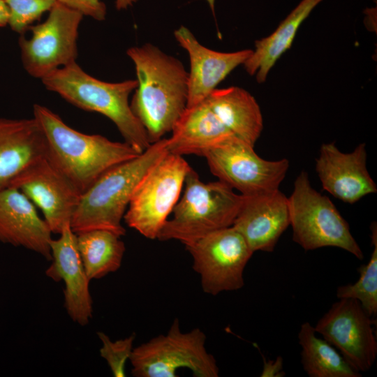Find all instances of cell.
<instances>
[{
  "mask_svg": "<svg viewBox=\"0 0 377 377\" xmlns=\"http://www.w3.org/2000/svg\"><path fill=\"white\" fill-rule=\"evenodd\" d=\"M166 138L154 142L138 156L103 172L81 194L71 228L75 233L102 229L121 237V224L132 194L141 179L168 153Z\"/></svg>",
  "mask_w": 377,
  "mask_h": 377,
  "instance_id": "cell-3",
  "label": "cell"
},
{
  "mask_svg": "<svg viewBox=\"0 0 377 377\" xmlns=\"http://www.w3.org/2000/svg\"><path fill=\"white\" fill-rule=\"evenodd\" d=\"M191 167L182 156L168 152L136 186L124 219L147 239H157L179 199Z\"/></svg>",
  "mask_w": 377,
  "mask_h": 377,
  "instance_id": "cell-8",
  "label": "cell"
},
{
  "mask_svg": "<svg viewBox=\"0 0 377 377\" xmlns=\"http://www.w3.org/2000/svg\"><path fill=\"white\" fill-rule=\"evenodd\" d=\"M373 318L357 300L341 298L313 327L350 366L362 373L371 368L377 356Z\"/></svg>",
  "mask_w": 377,
  "mask_h": 377,
  "instance_id": "cell-12",
  "label": "cell"
},
{
  "mask_svg": "<svg viewBox=\"0 0 377 377\" xmlns=\"http://www.w3.org/2000/svg\"><path fill=\"white\" fill-rule=\"evenodd\" d=\"M205 101L228 130L254 147L263 129V119L249 91L239 87L216 88Z\"/></svg>",
  "mask_w": 377,
  "mask_h": 377,
  "instance_id": "cell-21",
  "label": "cell"
},
{
  "mask_svg": "<svg viewBox=\"0 0 377 377\" xmlns=\"http://www.w3.org/2000/svg\"><path fill=\"white\" fill-rule=\"evenodd\" d=\"M138 0H116L115 6L117 10L126 9Z\"/></svg>",
  "mask_w": 377,
  "mask_h": 377,
  "instance_id": "cell-31",
  "label": "cell"
},
{
  "mask_svg": "<svg viewBox=\"0 0 377 377\" xmlns=\"http://www.w3.org/2000/svg\"><path fill=\"white\" fill-rule=\"evenodd\" d=\"M185 247L205 293L216 295L244 286V272L253 252L234 227L213 231Z\"/></svg>",
  "mask_w": 377,
  "mask_h": 377,
  "instance_id": "cell-9",
  "label": "cell"
},
{
  "mask_svg": "<svg viewBox=\"0 0 377 377\" xmlns=\"http://www.w3.org/2000/svg\"><path fill=\"white\" fill-rule=\"evenodd\" d=\"M41 81L47 89L58 94L71 104L110 119L124 142L139 153L150 146L147 132L133 112L128 101L138 86L137 80L104 82L89 75L74 62L52 71Z\"/></svg>",
  "mask_w": 377,
  "mask_h": 377,
  "instance_id": "cell-4",
  "label": "cell"
},
{
  "mask_svg": "<svg viewBox=\"0 0 377 377\" xmlns=\"http://www.w3.org/2000/svg\"><path fill=\"white\" fill-rule=\"evenodd\" d=\"M57 1L79 12L83 16L87 15L98 21L105 19L106 6L101 0H57Z\"/></svg>",
  "mask_w": 377,
  "mask_h": 377,
  "instance_id": "cell-28",
  "label": "cell"
},
{
  "mask_svg": "<svg viewBox=\"0 0 377 377\" xmlns=\"http://www.w3.org/2000/svg\"><path fill=\"white\" fill-rule=\"evenodd\" d=\"M49 226L38 215L34 204L19 189L0 191V242L22 246L51 260Z\"/></svg>",
  "mask_w": 377,
  "mask_h": 377,
  "instance_id": "cell-18",
  "label": "cell"
},
{
  "mask_svg": "<svg viewBox=\"0 0 377 377\" xmlns=\"http://www.w3.org/2000/svg\"><path fill=\"white\" fill-rule=\"evenodd\" d=\"M9 11L4 0H0V27L8 24Z\"/></svg>",
  "mask_w": 377,
  "mask_h": 377,
  "instance_id": "cell-30",
  "label": "cell"
},
{
  "mask_svg": "<svg viewBox=\"0 0 377 377\" xmlns=\"http://www.w3.org/2000/svg\"><path fill=\"white\" fill-rule=\"evenodd\" d=\"M77 246L89 280L99 279L117 271L126 247L121 237L102 229L76 234Z\"/></svg>",
  "mask_w": 377,
  "mask_h": 377,
  "instance_id": "cell-24",
  "label": "cell"
},
{
  "mask_svg": "<svg viewBox=\"0 0 377 377\" xmlns=\"http://www.w3.org/2000/svg\"><path fill=\"white\" fill-rule=\"evenodd\" d=\"M167 140L170 153L204 156L211 148L235 136L220 121L204 100L186 108Z\"/></svg>",
  "mask_w": 377,
  "mask_h": 377,
  "instance_id": "cell-20",
  "label": "cell"
},
{
  "mask_svg": "<svg viewBox=\"0 0 377 377\" xmlns=\"http://www.w3.org/2000/svg\"><path fill=\"white\" fill-rule=\"evenodd\" d=\"M126 54L138 81L131 108L152 144L172 131L186 110L188 72L180 60L151 43L131 47Z\"/></svg>",
  "mask_w": 377,
  "mask_h": 377,
  "instance_id": "cell-1",
  "label": "cell"
},
{
  "mask_svg": "<svg viewBox=\"0 0 377 377\" xmlns=\"http://www.w3.org/2000/svg\"><path fill=\"white\" fill-rule=\"evenodd\" d=\"M45 155V138L34 117H0V191L29 165Z\"/></svg>",
  "mask_w": 377,
  "mask_h": 377,
  "instance_id": "cell-19",
  "label": "cell"
},
{
  "mask_svg": "<svg viewBox=\"0 0 377 377\" xmlns=\"http://www.w3.org/2000/svg\"><path fill=\"white\" fill-rule=\"evenodd\" d=\"M282 369L283 360L281 357H277L275 360H268L267 363L265 362L263 371L260 376L263 377L283 376L285 373L282 371Z\"/></svg>",
  "mask_w": 377,
  "mask_h": 377,
  "instance_id": "cell-29",
  "label": "cell"
},
{
  "mask_svg": "<svg viewBox=\"0 0 377 377\" xmlns=\"http://www.w3.org/2000/svg\"><path fill=\"white\" fill-rule=\"evenodd\" d=\"M373 251L369 260L357 269L359 279L354 283L339 286L336 292L338 299L357 300L367 313L374 318L377 315V227L371 226Z\"/></svg>",
  "mask_w": 377,
  "mask_h": 377,
  "instance_id": "cell-25",
  "label": "cell"
},
{
  "mask_svg": "<svg viewBox=\"0 0 377 377\" xmlns=\"http://www.w3.org/2000/svg\"><path fill=\"white\" fill-rule=\"evenodd\" d=\"M52 263L45 274L54 281L64 283V307L69 317L84 326L92 318L89 279L77 246L76 234L66 226L57 239L50 242Z\"/></svg>",
  "mask_w": 377,
  "mask_h": 377,
  "instance_id": "cell-14",
  "label": "cell"
},
{
  "mask_svg": "<svg viewBox=\"0 0 377 377\" xmlns=\"http://www.w3.org/2000/svg\"><path fill=\"white\" fill-rule=\"evenodd\" d=\"M293 240L305 251L332 246L362 260L363 252L353 237L347 221L330 198L311 185L307 172L302 170L288 198Z\"/></svg>",
  "mask_w": 377,
  "mask_h": 377,
  "instance_id": "cell-6",
  "label": "cell"
},
{
  "mask_svg": "<svg viewBox=\"0 0 377 377\" xmlns=\"http://www.w3.org/2000/svg\"><path fill=\"white\" fill-rule=\"evenodd\" d=\"M82 17L79 12L57 1L43 22L29 27V38L20 37L22 64L31 76L41 80L52 71L76 62Z\"/></svg>",
  "mask_w": 377,
  "mask_h": 377,
  "instance_id": "cell-10",
  "label": "cell"
},
{
  "mask_svg": "<svg viewBox=\"0 0 377 377\" xmlns=\"http://www.w3.org/2000/svg\"><path fill=\"white\" fill-rule=\"evenodd\" d=\"M322 1L302 0L272 34L255 42V50L243 65L258 83L265 82L270 69L290 47L300 26Z\"/></svg>",
  "mask_w": 377,
  "mask_h": 377,
  "instance_id": "cell-22",
  "label": "cell"
},
{
  "mask_svg": "<svg viewBox=\"0 0 377 377\" xmlns=\"http://www.w3.org/2000/svg\"><path fill=\"white\" fill-rule=\"evenodd\" d=\"M298 341L301 364L310 377H361L338 350L325 339L317 336L309 322L300 326Z\"/></svg>",
  "mask_w": 377,
  "mask_h": 377,
  "instance_id": "cell-23",
  "label": "cell"
},
{
  "mask_svg": "<svg viewBox=\"0 0 377 377\" xmlns=\"http://www.w3.org/2000/svg\"><path fill=\"white\" fill-rule=\"evenodd\" d=\"M289 226L288 198L279 188L243 195L232 226L243 236L254 253L272 252Z\"/></svg>",
  "mask_w": 377,
  "mask_h": 377,
  "instance_id": "cell-16",
  "label": "cell"
},
{
  "mask_svg": "<svg viewBox=\"0 0 377 377\" xmlns=\"http://www.w3.org/2000/svg\"><path fill=\"white\" fill-rule=\"evenodd\" d=\"M8 186L22 191L43 212L54 234L70 225L81 193L45 156L24 168Z\"/></svg>",
  "mask_w": 377,
  "mask_h": 377,
  "instance_id": "cell-13",
  "label": "cell"
},
{
  "mask_svg": "<svg viewBox=\"0 0 377 377\" xmlns=\"http://www.w3.org/2000/svg\"><path fill=\"white\" fill-rule=\"evenodd\" d=\"M253 147L233 136L209 149L204 157L219 181L243 195L279 189L288 170V160L263 159Z\"/></svg>",
  "mask_w": 377,
  "mask_h": 377,
  "instance_id": "cell-11",
  "label": "cell"
},
{
  "mask_svg": "<svg viewBox=\"0 0 377 377\" xmlns=\"http://www.w3.org/2000/svg\"><path fill=\"white\" fill-rule=\"evenodd\" d=\"M97 335L102 343L100 355L106 361L112 375L115 377L125 376V366L133 351L135 334L133 333L117 341H112L102 332H98Z\"/></svg>",
  "mask_w": 377,
  "mask_h": 377,
  "instance_id": "cell-27",
  "label": "cell"
},
{
  "mask_svg": "<svg viewBox=\"0 0 377 377\" xmlns=\"http://www.w3.org/2000/svg\"><path fill=\"white\" fill-rule=\"evenodd\" d=\"M206 335L199 328L180 330L175 318L166 334H160L133 348L129 361L135 377H177L180 369L194 376L218 377L219 368L206 349Z\"/></svg>",
  "mask_w": 377,
  "mask_h": 377,
  "instance_id": "cell-7",
  "label": "cell"
},
{
  "mask_svg": "<svg viewBox=\"0 0 377 377\" xmlns=\"http://www.w3.org/2000/svg\"><path fill=\"white\" fill-rule=\"evenodd\" d=\"M183 195L157 239L178 240L185 245L216 230L232 226L241 207L243 195L219 180L205 183L191 168Z\"/></svg>",
  "mask_w": 377,
  "mask_h": 377,
  "instance_id": "cell-5",
  "label": "cell"
},
{
  "mask_svg": "<svg viewBox=\"0 0 377 377\" xmlns=\"http://www.w3.org/2000/svg\"><path fill=\"white\" fill-rule=\"evenodd\" d=\"M206 1L208 2L212 10L214 13V1L215 0H206Z\"/></svg>",
  "mask_w": 377,
  "mask_h": 377,
  "instance_id": "cell-32",
  "label": "cell"
},
{
  "mask_svg": "<svg viewBox=\"0 0 377 377\" xmlns=\"http://www.w3.org/2000/svg\"><path fill=\"white\" fill-rule=\"evenodd\" d=\"M8 11V25L13 31L24 34L32 24L57 0H4Z\"/></svg>",
  "mask_w": 377,
  "mask_h": 377,
  "instance_id": "cell-26",
  "label": "cell"
},
{
  "mask_svg": "<svg viewBox=\"0 0 377 377\" xmlns=\"http://www.w3.org/2000/svg\"><path fill=\"white\" fill-rule=\"evenodd\" d=\"M316 163L323 188L344 202L353 204L377 191L367 168L364 143L350 153L341 151L334 143L323 144Z\"/></svg>",
  "mask_w": 377,
  "mask_h": 377,
  "instance_id": "cell-15",
  "label": "cell"
},
{
  "mask_svg": "<svg viewBox=\"0 0 377 377\" xmlns=\"http://www.w3.org/2000/svg\"><path fill=\"white\" fill-rule=\"evenodd\" d=\"M174 36L180 46L186 50L190 59L186 108L203 101L253 52V50L249 49L233 52H221L209 49L200 44L184 26L176 29Z\"/></svg>",
  "mask_w": 377,
  "mask_h": 377,
  "instance_id": "cell-17",
  "label": "cell"
},
{
  "mask_svg": "<svg viewBox=\"0 0 377 377\" xmlns=\"http://www.w3.org/2000/svg\"><path fill=\"white\" fill-rule=\"evenodd\" d=\"M34 118L45 138L46 156L81 194L106 170L140 154L126 142L72 128L43 105H34Z\"/></svg>",
  "mask_w": 377,
  "mask_h": 377,
  "instance_id": "cell-2",
  "label": "cell"
}]
</instances>
